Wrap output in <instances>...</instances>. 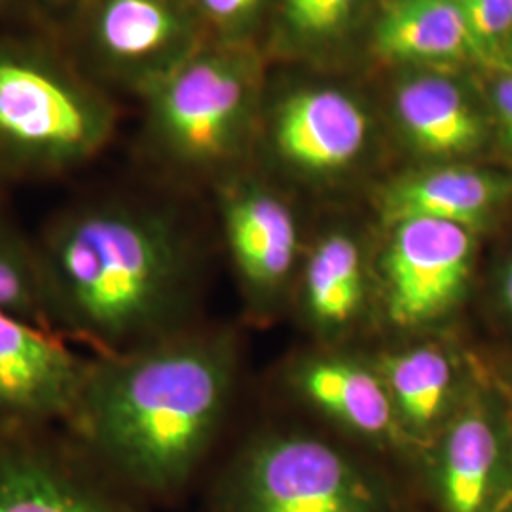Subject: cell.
I'll list each match as a JSON object with an SVG mask.
<instances>
[{"label":"cell","instance_id":"obj_24","mask_svg":"<svg viewBox=\"0 0 512 512\" xmlns=\"http://www.w3.org/2000/svg\"><path fill=\"white\" fill-rule=\"evenodd\" d=\"M499 294H501V302L503 308L512 317V255L501 274V285H499Z\"/></svg>","mask_w":512,"mask_h":512},{"label":"cell","instance_id":"obj_9","mask_svg":"<svg viewBox=\"0 0 512 512\" xmlns=\"http://www.w3.org/2000/svg\"><path fill=\"white\" fill-rule=\"evenodd\" d=\"M425 475L439 512H499L512 499L507 416L482 395L463 399L431 440Z\"/></svg>","mask_w":512,"mask_h":512},{"label":"cell","instance_id":"obj_6","mask_svg":"<svg viewBox=\"0 0 512 512\" xmlns=\"http://www.w3.org/2000/svg\"><path fill=\"white\" fill-rule=\"evenodd\" d=\"M73 14L92 76L141 95L203 48L192 0H82Z\"/></svg>","mask_w":512,"mask_h":512},{"label":"cell","instance_id":"obj_29","mask_svg":"<svg viewBox=\"0 0 512 512\" xmlns=\"http://www.w3.org/2000/svg\"><path fill=\"white\" fill-rule=\"evenodd\" d=\"M499 512H512V499L511 501H509V503H507V505H505V507H503V509H501V511Z\"/></svg>","mask_w":512,"mask_h":512},{"label":"cell","instance_id":"obj_11","mask_svg":"<svg viewBox=\"0 0 512 512\" xmlns=\"http://www.w3.org/2000/svg\"><path fill=\"white\" fill-rule=\"evenodd\" d=\"M224 236L241 285L256 300H268L287 283L298 253L291 209L262 186L245 181L220 188Z\"/></svg>","mask_w":512,"mask_h":512},{"label":"cell","instance_id":"obj_12","mask_svg":"<svg viewBox=\"0 0 512 512\" xmlns=\"http://www.w3.org/2000/svg\"><path fill=\"white\" fill-rule=\"evenodd\" d=\"M370 139L365 109L338 90L289 95L274 120L279 156L304 175H336L355 164Z\"/></svg>","mask_w":512,"mask_h":512},{"label":"cell","instance_id":"obj_7","mask_svg":"<svg viewBox=\"0 0 512 512\" xmlns=\"http://www.w3.org/2000/svg\"><path fill=\"white\" fill-rule=\"evenodd\" d=\"M475 230L435 219L391 226L380 258L385 311L401 329L427 327L458 306L475 264Z\"/></svg>","mask_w":512,"mask_h":512},{"label":"cell","instance_id":"obj_3","mask_svg":"<svg viewBox=\"0 0 512 512\" xmlns=\"http://www.w3.org/2000/svg\"><path fill=\"white\" fill-rule=\"evenodd\" d=\"M116 118L90 74L40 46L0 40V181L48 179L92 162Z\"/></svg>","mask_w":512,"mask_h":512},{"label":"cell","instance_id":"obj_28","mask_svg":"<svg viewBox=\"0 0 512 512\" xmlns=\"http://www.w3.org/2000/svg\"><path fill=\"white\" fill-rule=\"evenodd\" d=\"M507 423H509V437H511V448H512V410L507 416Z\"/></svg>","mask_w":512,"mask_h":512},{"label":"cell","instance_id":"obj_15","mask_svg":"<svg viewBox=\"0 0 512 512\" xmlns=\"http://www.w3.org/2000/svg\"><path fill=\"white\" fill-rule=\"evenodd\" d=\"M512 200V177L442 165L406 175L380 196V213L389 226L408 219L446 220L478 230Z\"/></svg>","mask_w":512,"mask_h":512},{"label":"cell","instance_id":"obj_2","mask_svg":"<svg viewBox=\"0 0 512 512\" xmlns=\"http://www.w3.org/2000/svg\"><path fill=\"white\" fill-rule=\"evenodd\" d=\"M35 247L55 334L109 355L181 330L190 253L162 213L120 198L74 203Z\"/></svg>","mask_w":512,"mask_h":512},{"label":"cell","instance_id":"obj_25","mask_svg":"<svg viewBox=\"0 0 512 512\" xmlns=\"http://www.w3.org/2000/svg\"><path fill=\"white\" fill-rule=\"evenodd\" d=\"M40 2H42L46 8L55 10V12H71V14H73L82 0H40Z\"/></svg>","mask_w":512,"mask_h":512},{"label":"cell","instance_id":"obj_21","mask_svg":"<svg viewBox=\"0 0 512 512\" xmlns=\"http://www.w3.org/2000/svg\"><path fill=\"white\" fill-rule=\"evenodd\" d=\"M484 67L503 71V48L512 33V0H456Z\"/></svg>","mask_w":512,"mask_h":512},{"label":"cell","instance_id":"obj_17","mask_svg":"<svg viewBox=\"0 0 512 512\" xmlns=\"http://www.w3.org/2000/svg\"><path fill=\"white\" fill-rule=\"evenodd\" d=\"M380 57L416 65H484L456 0H389L374 25Z\"/></svg>","mask_w":512,"mask_h":512},{"label":"cell","instance_id":"obj_18","mask_svg":"<svg viewBox=\"0 0 512 512\" xmlns=\"http://www.w3.org/2000/svg\"><path fill=\"white\" fill-rule=\"evenodd\" d=\"M302 296L315 329L327 334L348 329L365 304V256L359 241L346 232L319 239L304 270Z\"/></svg>","mask_w":512,"mask_h":512},{"label":"cell","instance_id":"obj_20","mask_svg":"<svg viewBox=\"0 0 512 512\" xmlns=\"http://www.w3.org/2000/svg\"><path fill=\"white\" fill-rule=\"evenodd\" d=\"M0 311L50 329L35 241L0 219ZM54 332V330H52Z\"/></svg>","mask_w":512,"mask_h":512},{"label":"cell","instance_id":"obj_1","mask_svg":"<svg viewBox=\"0 0 512 512\" xmlns=\"http://www.w3.org/2000/svg\"><path fill=\"white\" fill-rule=\"evenodd\" d=\"M238 351L226 332H173L92 355L67 439L139 499L181 494L226 416Z\"/></svg>","mask_w":512,"mask_h":512},{"label":"cell","instance_id":"obj_5","mask_svg":"<svg viewBox=\"0 0 512 512\" xmlns=\"http://www.w3.org/2000/svg\"><path fill=\"white\" fill-rule=\"evenodd\" d=\"M256 80L255 57L241 44L203 46L143 95L150 145L186 171L230 164L247 141Z\"/></svg>","mask_w":512,"mask_h":512},{"label":"cell","instance_id":"obj_26","mask_svg":"<svg viewBox=\"0 0 512 512\" xmlns=\"http://www.w3.org/2000/svg\"><path fill=\"white\" fill-rule=\"evenodd\" d=\"M503 71H512V33L503 48Z\"/></svg>","mask_w":512,"mask_h":512},{"label":"cell","instance_id":"obj_13","mask_svg":"<svg viewBox=\"0 0 512 512\" xmlns=\"http://www.w3.org/2000/svg\"><path fill=\"white\" fill-rule=\"evenodd\" d=\"M393 112L408 145L427 158H463L488 139L486 116L448 74L423 71L403 78L395 88Z\"/></svg>","mask_w":512,"mask_h":512},{"label":"cell","instance_id":"obj_19","mask_svg":"<svg viewBox=\"0 0 512 512\" xmlns=\"http://www.w3.org/2000/svg\"><path fill=\"white\" fill-rule=\"evenodd\" d=\"M378 0H283L281 31L296 50L321 52L348 38Z\"/></svg>","mask_w":512,"mask_h":512},{"label":"cell","instance_id":"obj_4","mask_svg":"<svg viewBox=\"0 0 512 512\" xmlns=\"http://www.w3.org/2000/svg\"><path fill=\"white\" fill-rule=\"evenodd\" d=\"M209 511L393 512V497L382 476L329 440L270 433L222 469Z\"/></svg>","mask_w":512,"mask_h":512},{"label":"cell","instance_id":"obj_14","mask_svg":"<svg viewBox=\"0 0 512 512\" xmlns=\"http://www.w3.org/2000/svg\"><path fill=\"white\" fill-rule=\"evenodd\" d=\"M293 382L308 403L349 433L380 446H410L376 368L346 357L319 355L294 368Z\"/></svg>","mask_w":512,"mask_h":512},{"label":"cell","instance_id":"obj_8","mask_svg":"<svg viewBox=\"0 0 512 512\" xmlns=\"http://www.w3.org/2000/svg\"><path fill=\"white\" fill-rule=\"evenodd\" d=\"M88 363L63 336L0 311V439L65 425Z\"/></svg>","mask_w":512,"mask_h":512},{"label":"cell","instance_id":"obj_27","mask_svg":"<svg viewBox=\"0 0 512 512\" xmlns=\"http://www.w3.org/2000/svg\"><path fill=\"white\" fill-rule=\"evenodd\" d=\"M16 4H18V0H0V16L14 12Z\"/></svg>","mask_w":512,"mask_h":512},{"label":"cell","instance_id":"obj_23","mask_svg":"<svg viewBox=\"0 0 512 512\" xmlns=\"http://www.w3.org/2000/svg\"><path fill=\"white\" fill-rule=\"evenodd\" d=\"M490 97L497 139L512 156V71L497 73Z\"/></svg>","mask_w":512,"mask_h":512},{"label":"cell","instance_id":"obj_10","mask_svg":"<svg viewBox=\"0 0 512 512\" xmlns=\"http://www.w3.org/2000/svg\"><path fill=\"white\" fill-rule=\"evenodd\" d=\"M0 512H143L71 440L46 433L0 439Z\"/></svg>","mask_w":512,"mask_h":512},{"label":"cell","instance_id":"obj_22","mask_svg":"<svg viewBox=\"0 0 512 512\" xmlns=\"http://www.w3.org/2000/svg\"><path fill=\"white\" fill-rule=\"evenodd\" d=\"M200 18L222 42L239 44L262 12L266 0H192Z\"/></svg>","mask_w":512,"mask_h":512},{"label":"cell","instance_id":"obj_16","mask_svg":"<svg viewBox=\"0 0 512 512\" xmlns=\"http://www.w3.org/2000/svg\"><path fill=\"white\" fill-rule=\"evenodd\" d=\"M376 370L410 446H429L458 408V366L452 355L423 344L385 355Z\"/></svg>","mask_w":512,"mask_h":512}]
</instances>
